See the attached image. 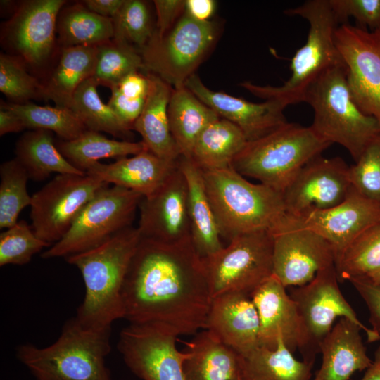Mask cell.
<instances>
[{
  "label": "cell",
  "instance_id": "48",
  "mask_svg": "<svg viewBox=\"0 0 380 380\" xmlns=\"http://www.w3.org/2000/svg\"><path fill=\"white\" fill-rule=\"evenodd\" d=\"M125 0H84L81 3L90 11L113 19L119 12Z\"/></svg>",
  "mask_w": 380,
  "mask_h": 380
},
{
  "label": "cell",
  "instance_id": "19",
  "mask_svg": "<svg viewBox=\"0 0 380 380\" xmlns=\"http://www.w3.org/2000/svg\"><path fill=\"white\" fill-rule=\"evenodd\" d=\"M271 234L273 275L286 288L305 285L319 272L335 265L331 245L311 230H279Z\"/></svg>",
  "mask_w": 380,
  "mask_h": 380
},
{
  "label": "cell",
  "instance_id": "20",
  "mask_svg": "<svg viewBox=\"0 0 380 380\" xmlns=\"http://www.w3.org/2000/svg\"><path fill=\"white\" fill-rule=\"evenodd\" d=\"M260 319L259 346L275 349L280 342L308 361V339L299 312L286 287L272 274L251 296Z\"/></svg>",
  "mask_w": 380,
  "mask_h": 380
},
{
  "label": "cell",
  "instance_id": "25",
  "mask_svg": "<svg viewBox=\"0 0 380 380\" xmlns=\"http://www.w3.org/2000/svg\"><path fill=\"white\" fill-rule=\"evenodd\" d=\"M185 380H241L242 356L203 329L186 343Z\"/></svg>",
  "mask_w": 380,
  "mask_h": 380
},
{
  "label": "cell",
  "instance_id": "16",
  "mask_svg": "<svg viewBox=\"0 0 380 380\" xmlns=\"http://www.w3.org/2000/svg\"><path fill=\"white\" fill-rule=\"evenodd\" d=\"M380 222V203L360 195L352 187L343 201L331 208L299 217L286 215L272 232L305 229L326 239L331 245L335 263L362 233Z\"/></svg>",
  "mask_w": 380,
  "mask_h": 380
},
{
  "label": "cell",
  "instance_id": "11",
  "mask_svg": "<svg viewBox=\"0 0 380 380\" xmlns=\"http://www.w3.org/2000/svg\"><path fill=\"white\" fill-rule=\"evenodd\" d=\"M335 265L319 272L309 283L291 291L308 339V361L315 362L319 345L337 318L353 322L365 333L367 341H380V335L365 325L346 300L339 286Z\"/></svg>",
  "mask_w": 380,
  "mask_h": 380
},
{
  "label": "cell",
  "instance_id": "7",
  "mask_svg": "<svg viewBox=\"0 0 380 380\" xmlns=\"http://www.w3.org/2000/svg\"><path fill=\"white\" fill-rule=\"evenodd\" d=\"M331 145L310 127L286 122L270 134L247 141L232 168L281 193L309 161Z\"/></svg>",
  "mask_w": 380,
  "mask_h": 380
},
{
  "label": "cell",
  "instance_id": "5",
  "mask_svg": "<svg viewBox=\"0 0 380 380\" xmlns=\"http://www.w3.org/2000/svg\"><path fill=\"white\" fill-rule=\"evenodd\" d=\"M110 334L111 328H87L73 317L53 343L44 348L23 344L16 355L36 380H111L106 365Z\"/></svg>",
  "mask_w": 380,
  "mask_h": 380
},
{
  "label": "cell",
  "instance_id": "28",
  "mask_svg": "<svg viewBox=\"0 0 380 380\" xmlns=\"http://www.w3.org/2000/svg\"><path fill=\"white\" fill-rule=\"evenodd\" d=\"M171 133L181 156L191 158L194 144L202 131L220 118L185 86L172 88L167 108Z\"/></svg>",
  "mask_w": 380,
  "mask_h": 380
},
{
  "label": "cell",
  "instance_id": "47",
  "mask_svg": "<svg viewBox=\"0 0 380 380\" xmlns=\"http://www.w3.org/2000/svg\"><path fill=\"white\" fill-rule=\"evenodd\" d=\"M186 1L155 0L157 21L155 32L161 37L167 33L177 23L179 15L185 11Z\"/></svg>",
  "mask_w": 380,
  "mask_h": 380
},
{
  "label": "cell",
  "instance_id": "14",
  "mask_svg": "<svg viewBox=\"0 0 380 380\" xmlns=\"http://www.w3.org/2000/svg\"><path fill=\"white\" fill-rule=\"evenodd\" d=\"M177 336L151 324H129L120 334L118 348L127 367L142 380H185L188 354L176 347Z\"/></svg>",
  "mask_w": 380,
  "mask_h": 380
},
{
  "label": "cell",
  "instance_id": "36",
  "mask_svg": "<svg viewBox=\"0 0 380 380\" xmlns=\"http://www.w3.org/2000/svg\"><path fill=\"white\" fill-rule=\"evenodd\" d=\"M1 104L14 112L22 120L25 128L54 132L63 141L75 139L87 130L69 108L42 106L30 102H1Z\"/></svg>",
  "mask_w": 380,
  "mask_h": 380
},
{
  "label": "cell",
  "instance_id": "2",
  "mask_svg": "<svg viewBox=\"0 0 380 380\" xmlns=\"http://www.w3.org/2000/svg\"><path fill=\"white\" fill-rule=\"evenodd\" d=\"M140 240L137 227L130 226L95 248L65 258L84 280L85 295L75 317L82 326L111 328L124 317L122 289Z\"/></svg>",
  "mask_w": 380,
  "mask_h": 380
},
{
  "label": "cell",
  "instance_id": "26",
  "mask_svg": "<svg viewBox=\"0 0 380 380\" xmlns=\"http://www.w3.org/2000/svg\"><path fill=\"white\" fill-rule=\"evenodd\" d=\"M178 165L187 183L188 214L192 244L202 258L213 255L224 246L208 199L202 170L191 158L180 156Z\"/></svg>",
  "mask_w": 380,
  "mask_h": 380
},
{
  "label": "cell",
  "instance_id": "53",
  "mask_svg": "<svg viewBox=\"0 0 380 380\" xmlns=\"http://www.w3.org/2000/svg\"><path fill=\"white\" fill-rule=\"evenodd\" d=\"M241 380H242V379H241Z\"/></svg>",
  "mask_w": 380,
  "mask_h": 380
},
{
  "label": "cell",
  "instance_id": "13",
  "mask_svg": "<svg viewBox=\"0 0 380 380\" xmlns=\"http://www.w3.org/2000/svg\"><path fill=\"white\" fill-rule=\"evenodd\" d=\"M334 38L353 101L380 124V28L370 31L345 23Z\"/></svg>",
  "mask_w": 380,
  "mask_h": 380
},
{
  "label": "cell",
  "instance_id": "22",
  "mask_svg": "<svg viewBox=\"0 0 380 380\" xmlns=\"http://www.w3.org/2000/svg\"><path fill=\"white\" fill-rule=\"evenodd\" d=\"M242 357L259 346L260 319L251 296L227 293L213 297L205 329Z\"/></svg>",
  "mask_w": 380,
  "mask_h": 380
},
{
  "label": "cell",
  "instance_id": "1",
  "mask_svg": "<svg viewBox=\"0 0 380 380\" xmlns=\"http://www.w3.org/2000/svg\"><path fill=\"white\" fill-rule=\"evenodd\" d=\"M124 317L172 334L205 329L212 296L202 258L191 240L165 243L142 239L122 289Z\"/></svg>",
  "mask_w": 380,
  "mask_h": 380
},
{
  "label": "cell",
  "instance_id": "29",
  "mask_svg": "<svg viewBox=\"0 0 380 380\" xmlns=\"http://www.w3.org/2000/svg\"><path fill=\"white\" fill-rule=\"evenodd\" d=\"M98 46L62 49L56 66L43 84L46 100L53 101L56 106L69 108L79 86L94 75Z\"/></svg>",
  "mask_w": 380,
  "mask_h": 380
},
{
  "label": "cell",
  "instance_id": "17",
  "mask_svg": "<svg viewBox=\"0 0 380 380\" xmlns=\"http://www.w3.org/2000/svg\"><path fill=\"white\" fill-rule=\"evenodd\" d=\"M351 189L349 166L320 156L306 163L282 192L286 215L299 217L337 205Z\"/></svg>",
  "mask_w": 380,
  "mask_h": 380
},
{
  "label": "cell",
  "instance_id": "35",
  "mask_svg": "<svg viewBox=\"0 0 380 380\" xmlns=\"http://www.w3.org/2000/svg\"><path fill=\"white\" fill-rule=\"evenodd\" d=\"M99 85L94 77L84 81L74 93L69 108L89 130L103 132L117 137L127 136L130 130L108 104L101 101L97 92Z\"/></svg>",
  "mask_w": 380,
  "mask_h": 380
},
{
  "label": "cell",
  "instance_id": "15",
  "mask_svg": "<svg viewBox=\"0 0 380 380\" xmlns=\"http://www.w3.org/2000/svg\"><path fill=\"white\" fill-rule=\"evenodd\" d=\"M64 0L24 1L2 26L1 42L25 65L39 68L54 50L58 14Z\"/></svg>",
  "mask_w": 380,
  "mask_h": 380
},
{
  "label": "cell",
  "instance_id": "41",
  "mask_svg": "<svg viewBox=\"0 0 380 380\" xmlns=\"http://www.w3.org/2000/svg\"><path fill=\"white\" fill-rule=\"evenodd\" d=\"M0 91L14 103L45 99L44 85L28 72L18 58L8 53L0 55Z\"/></svg>",
  "mask_w": 380,
  "mask_h": 380
},
{
  "label": "cell",
  "instance_id": "6",
  "mask_svg": "<svg viewBox=\"0 0 380 380\" xmlns=\"http://www.w3.org/2000/svg\"><path fill=\"white\" fill-rule=\"evenodd\" d=\"M303 102L314 112L310 127L324 140L344 147L356 161L380 134V124L362 112L353 101L344 66L322 73L307 89Z\"/></svg>",
  "mask_w": 380,
  "mask_h": 380
},
{
  "label": "cell",
  "instance_id": "46",
  "mask_svg": "<svg viewBox=\"0 0 380 380\" xmlns=\"http://www.w3.org/2000/svg\"><path fill=\"white\" fill-rule=\"evenodd\" d=\"M357 291L367 307L369 313L370 327L380 335V284L358 278L349 281Z\"/></svg>",
  "mask_w": 380,
  "mask_h": 380
},
{
  "label": "cell",
  "instance_id": "8",
  "mask_svg": "<svg viewBox=\"0 0 380 380\" xmlns=\"http://www.w3.org/2000/svg\"><path fill=\"white\" fill-rule=\"evenodd\" d=\"M217 24L199 21L185 11L175 25L160 37L154 31L139 50L144 70L174 88L184 86L216 42Z\"/></svg>",
  "mask_w": 380,
  "mask_h": 380
},
{
  "label": "cell",
  "instance_id": "12",
  "mask_svg": "<svg viewBox=\"0 0 380 380\" xmlns=\"http://www.w3.org/2000/svg\"><path fill=\"white\" fill-rule=\"evenodd\" d=\"M106 184L87 175H57L32 196L30 215L35 234L51 246L60 241Z\"/></svg>",
  "mask_w": 380,
  "mask_h": 380
},
{
  "label": "cell",
  "instance_id": "32",
  "mask_svg": "<svg viewBox=\"0 0 380 380\" xmlns=\"http://www.w3.org/2000/svg\"><path fill=\"white\" fill-rule=\"evenodd\" d=\"M242 357V380H312L314 362L297 360L282 342L275 349L259 346Z\"/></svg>",
  "mask_w": 380,
  "mask_h": 380
},
{
  "label": "cell",
  "instance_id": "44",
  "mask_svg": "<svg viewBox=\"0 0 380 380\" xmlns=\"http://www.w3.org/2000/svg\"><path fill=\"white\" fill-rule=\"evenodd\" d=\"M351 187L365 198L380 203V134L349 167Z\"/></svg>",
  "mask_w": 380,
  "mask_h": 380
},
{
  "label": "cell",
  "instance_id": "18",
  "mask_svg": "<svg viewBox=\"0 0 380 380\" xmlns=\"http://www.w3.org/2000/svg\"><path fill=\"white\" fill-rule=\"evenodd\" d=\"M139 208L141 238L165 243L191 241L187 183L178 163L155 192L141 198Z\"/></svg>",
  "mask_w": 380,
  "mask_h": 380
},
{
  "label": "cell",
  "instance_id": "27",
  "mask_svg": "<svg viewBox=\"0 0 380 380\" xmlns=\"http://www.w3.org/2000/svg\"><path fill=\"white\" fill-rule=\"evenodd\" d=\"M148 74L151 78L149 94L132 129L140 134L142 141L155 155L177 162L181 154L170 131L167 113L172 88L160 77Z\"/></svg>",
  "mask_w": 380,
  "mask_h": 380
},
{
  "label": "cell",
  "instance_id": "43",
  "mask_svg": "<svg viewBox=\"0 0 380 380\" xmlns=\"http://www.w3.org/2000/svg\"><path fill=\"white\" fill-rule=\"evenodd\" d=\"M51 246L41 240L23 220L0 234V266L23 265L44 248Z\"/></svg>",
  "mask_w": 380,
  "mask_h": 380
},
{
  "label": "cell",
  "instance_id": "45",
  "mask_svg": "<svg viewBox=\"0 0 380 380\" xmlns=\"http://www.w3.org/2000/svg\"><path fill=\"white\" fill-rule=\"evenodd\" d=\"M338 23L353 18L358 27L370 31L380 28V0H329Z\"/></svg>",
  "mask_w": 380,
  "mask_h": 380
},
{
  "label": "cell",
  "instance_id": "34",
  "mask_svg": "<svg viewBox=\"0 0 380 380\" xmlns=\"http://www.w3.org/2000/svg\"><path fill=\"white\" fill-rule=\"evenodd\" d=\"M56 144L60 152L72 165L84 172L89 166L99 162L100 159L118 160L129 155H136L147 148L142 141L132 142L111 139L99 132L89 129L75 139H60Z\"/></svg>",
  "mask_w": 380,
  "mask_h": 380
},
{
  "label": "cell",
  "instance_id": "51",
  "mask_svg": "<svg viewBox=\"0 0 380 380\" xmlns=\"http://www.w3.org/2000/svg\"><path fill=\"white\" fill-rule=\"evenodd\" d=\"M360 380H380V344L375 350L374 359Z\"/></svg>",
  "mask_w": 380,
  "mask_h": 380
},
{
  "label": "cell",
  "instance_id": "33",
  "mask_svg": "<svg viewBox=\"0 0 380 380\" xmlns=\"http://www.w3.org/2000/svg\"><path fill=\"white\" fill-rule=\"evenodd\" d=\"M63 48L102 45L114 37L113 20L88 10L82 3L63 7L56 25Z\"/></svg>",
  "mask_w": 380,
  "mask_h": 380
},
{
  "label": "cell",
  "instance_id": "3",
  "mask_svg": "<svg viewBox=\"0 0 380 380\" xmlns=\"http://www.w3.org/2000/svg\"><path fill=\"white\" fill-rule=\"evenodd\" d=\"M284 13L300 16L309 25L306 42L291 58V77L279 87L260 86L248 81L240 85L255 96L277 101L286 107L303 102L308 87L325 71L346 66L335 43V32L339 25L329 0H308Z\"/></svg>",
  "mask_w": 380,
  "mask_h": 380
},
{
  "label": "cell",
  "instance_id": "9",
  "mask_svg": "<svg viewBox=\"0 0 380 380\" xmlns=\"http://www.w3.org/2000/svg\"><path fill=\"white\" fill-rule=\"evenodd\" d=\"M142 198L132 190L106 184L87 203L63 238L41 257L66 258L99 246L132 226Z\"/></svg>",
  "mask_w": 380,
  "mask_h": 380
},
{
  "label": "cell",
  "instance_id": "42",
  "mask_svg": "<svg viewBox=\"0 0 380 380\" xmlns=\"http://www.w3.org/2000/svg\"><path fill=\"white\" fill-rule=\"evenodd\" d=\"M112 20L113 39L136 45L139 50L148 43L155 31L148 7L146 2L140 0H125Z\"/></svg>",
  "mask_w": 380,
  "mask_h": 380
},
{
  "label": "cell",
  "instance_id": "21",
  "mask_svg": "<svg viewBox=\"0 0 380 380\" xmlns=\"http://www.w3.org/2000/svg\"><path fill=\"white\" fill-rule=\"evenodd\" d=\"M184 86L220 118L239 127L248 141L260 139L287 122L284 115L286 106L277 101L253 103L224 92L215 91L208 89L195 74L186 80Z\"/></svg>",
  "mask_w": 380,
  "mask_h": 380
},
{
  "label": "cell",
  "instance_id": "4",
  "mask_svg": "<svg viewBox=\"0 0 380 380\" xmlns=\"http://www.w3.org/2000/svg\"><path fill=\"white\" fill-rule=\"evenodd\" d=\"M205 191L221 236L272 232L286 215L282 193L253 184L229 167L203 171Z\"/></svg>",
  "mask_w": 380,
  "mask_h": 380
},
{
  "label": "cell",
  "instance_id": "40",
  "mask_svg": "<svg viewBox=\"0 0 380 380\" xmlns=\"http://www.w3.org/2000/svg\"><path fill=\"white\" fill-rule=\"evenodd\" d=\"M151 88L148 74L133 72L112 86L108 106L129 129L141 113Z\"/></svg>",
  "mask_w": 380,
  "mask_h": 380
},
{
  "label": "cell",
  "instance_id": "39",
  "mask_svg": "<svg viewBox=\"0 0 380 380\" xmlns=\"http://www.w3.org/2000/svg\"><path fill=\"white\" fill-rule=\"evenodd\" d=\"M144 70L140 51L132 44L111 39L98 46L94 77L99 85L110 88L127 75Z\"/></svg>",
  "mask_w": 380,
  "mask_h": 380
},
{
  "label": "cell",
  "instance_id": "38",
  "mask_svg": "<svg viewBox=\"0 0 380 380\" xmlns=\"http://www.w3.org/2000/svg\"><path fill=\"white\" fill-rule=\"evenodd\" d=\"M29 175L14 158L0 166V228L8 229L18 222L21 211L30 206L32 196L27 189Z\"/></svg>",
  "mask_w": 380,
  "mask_h": 380
},
{
  "label": "cell",
  "instance_id": "50",
  "mask_svg": "<svg viewBox=\"0 0 380 380\" xmlns=\"http://www.w3.org/2000/svg\"><path fill=\"white\" fill-rule=\"evenodd\" d=\"M26 129L22 120L12 110L1 104L0 135L16 133Z\"/></svg>",
  "mask_w": 380,
  "mask_h": 380
},
{
  "label": "cell",
  "instance_id": "24",
  "mask_svg": "<svg viewBox=\"0 0 380 380\" xmlns=\"http://www.w3.org/2000/svg\"><path fill=\"white\" fill-rule=\"evenodd\" d=\"M360 327L340 318L319 345L322 364L312 380H349L371 364Z\"/></svg>",
  "mask_w": 380,
  "mask_h": 380
},
{
  "label": "cell",
  "instance_id": "49",
  "mask_svg": "<svg viewBox=\"0 0 380 380\" xmlns=\"http://www.w3.org/2000/svg\"><path fill=\"white\" fill-rule=\"evenodd\" d=\"M216 3L213 0H186L185 12L199 21H208L214 13Z\"/></svg>",
  "mask_w": 380,
  "mask_h": 380
},
{
  "label": "cell",
  "instance_id": "37",
  "mask_svg": "<svg viewBox=\"0 0 380 380\" xmlns=\"http://www.w3.org/2000/svg\"><path fill=\"white\" fill-rule=\"evenodd\" d=\"M339 282L367 278L380 270V222L357 236L335 263Z\"/></svg>",
  "mask_w": 380,
  "mask_h": 380
},
{
  "label": "cell",
  "instance_id": "52",
  "mask_svg": "<svg viewBox=\"0 0 380 380\" xmlns=\"http://www.w3.org/2000/svg\"><path fill=\"white\" fill-rule=\"evenodd\" d=\"M364 279H366L374 284H380V270L374 272L369 277Z\"/></svg>",
  "mask_w": 380,
  "mask_h": 380
},
{
  "label": "cell",
  "instance_id": "30",
  "mask_svg": "<svg viewBox=\"0 0 380 380\" xmlns=\"http://www.w3.org/2000/svg\"><path fill=\"white\" fill-rule=\"evenodd\" d=\"M15 154L30 179L35 181L44 180L52 173L86 175L63 156L52 132L47 130L33 129L22 134L15 143Z\"/></svg>",
  "mask_w": 380,
  "mask_h": 380
},
{
  "label": "cell",
  "instance_id": "10",
  "mask_svg": "<svg viewBox=\"0 0 380 380\" xmlns=\"http://www.w3.org/2000/svg\"><path fill=\"white\" fill-rule=\"evenodd\" d=\"M273 237L269 231L239 235L202 258L212 298L227 293L251 296L273 274Z\"/></svg>",
  "mask_w": 380,
  "mask_h": 380
},
{
  "label": "cell",
  "instance_id": "31",
  "mask_svg": "<svg viewBox=\"0 0 380 380\" xmlns=\"http://www.w3.org/2000/svg\"><path fill=\"white\" fill-rule=\"evenodd\" d=\"M247 141L239 127L220 117L200 134L191 159L203 171L232 167V161Z\"/></svg>",
  "mask_w": 380,
  "mask_h": 380
},
{
  "label": "cell",
  "instance_id": "23",
  "mask_svg": "<svg viewBox=\"0 0 380 380\" xmlns=\"http://www.w3.org/2000/svg\"><path fill=\"white\" fill-rule=\"evenodd\" d=\"M177 162L163 159L146 148L132 157L110 164L95 163L86 175L106 184L121 186L148 196L155 192L177 166Z\"/></svg>",
  "mask_w": 380,
  "mask_h": 380
}]
</instances>
